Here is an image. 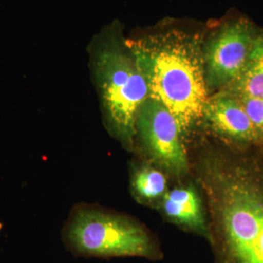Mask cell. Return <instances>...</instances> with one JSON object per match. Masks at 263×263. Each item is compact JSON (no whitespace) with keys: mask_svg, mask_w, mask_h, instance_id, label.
Returning a JSON list of instances; mask_svg holds the SVG:
<instances>
[{"mask_svg":"<svg viewBox=\"0 0 263 263\" xmlns=\"http://www.w3.org/2000/svg\"><path fill=\"white\" fill-rule=\"evenodd\" d=\"M199 177L214 216L217 263H263V162L252 155H208Z\"/></svg>","mask_w":263,"mask_h":263,"instance_id":"obj_1","label":"cell"},{"mask_svg":"<svg viewBox=\"0 0 263 263\" xmlns=\"http://www.w3.org/2000/svg\"><path fill=\"white\" fill-rule=\"evenodd\" d=\"M127 44L147 81L149 98L169 109L181 133L188 131L204 117L209 100L204 53L197 38L173 30Z\"/></svg>","mask_w":263,"mask_h":263,"instance_id":"obj_2","label":"cell"},{"mask_svg":"<svg viewBox=\"0 0 263 263\" xmlns=\"http://www.w3.org/2000/svg\"><path fill=\"white\" fill-rule=\"evenodd\" d=\"M63 238L68 250L86 257L161 259L159 244L135 220L100 209L78 207L66 222Z\"/></svg>","mask_w":263,"mask_h":263,"instance_id":"obj_3","label":"cell"},{"mask_svg":"<svg viewBox=\"0 0 263 263\" xmlns=\"http://www.w3.org/2000/svg\"><path fill=\"white\" fill-rule=\"evenodd\" d=\"M95 76L109 130L125 145L132 144L138 113L149 98L145 77L131 52L115 43H105L97 51Z\"/></svg>","mask_w":263,"mask_h":263,"instance_id":"obj_4","label":"cell"},{"mask_svg":"<svg viewBox=\"0 0 263 263\" xmlns=\"http://www.w3.org/2000/svg\"><path fill=\"white\" fill-rule=\"evenodd\" d=\"M136 128L144 149L161 169L177 177L187 174L189 163L181 130L164 104L148 98L139 110Z\"/></svg>","mask_w":263,"mask_h":263,"instance_id":"obj_5","label":"cell"},{"mask_svg":"<svg viewBox=\"0 0 263 263\" xmlns=\"http://www.w3.org/2000/svg\"><path fill=\"white\" fill-rule=\"evenodd\" d=\"M259 29L246 19L229 23L210 40L204 53L208 86L232 84L249 63Z\"/></svg>","mask_w":263,"mask_h":263,"instance_id":"obj_6","label":"cell"},{"mask_svg":"<svg viewBox=\"0 0 263 263\" xmlns=\"http://www.w3.org/2000/svg\"><path fill=\"white\" fill-rule=\"evenodd\" d=\"M204 118L215 131L236 143L259 144L254 125L242 104L227 90L208 100Z\"/></svg>","mask_w":263,"mask_h":263,"instance_id":"obj_7","label":"cell"},{"mask_svg":"<svg viewBox=\"0 0 263 263\" xmlns=\"http://www.w3.org/2000/svg\"><path fill=\"white\" fill-rule=\"evenodd\" d=\"M164 215L170 220L204 236L211 241V230L207 224L201 198L192 186L177 187L168 191L159 202Z\"/></svg>","mask_w":263,"mask_h":263,"instance_id":"obj_8","label":"cell"},{"mask_svg":"<svg viewBox=\"0 0 263 263\" xmlns=\"http://www.w3.org/2000/svg\"><path fill=\"white\" fill-rule=\"evenodd\" d=\"M235 96H247L263 100V30L244 71L227 90Z\"/></svg>","mask_w":263,"mask_h":263,"instance_id":"obj_9","label":"cell"},{"mask_svg":"<svg viewBox=\"0 0 263 263\" xmlns=\"http://www.w3.org/2000/svg\"><path fill=\"white\" fill-rule=\"evenodd\" d=\"M132 190L134 196L142 203L160 202L168 192V180L162 171L142 166L133 174Z\"/></svg>","mask_w":263,"mask_h":263,"instance_id":"obj_10","label":"cell"},{"mask_svg":"<svg viewBox=\"0 0 263 263\" xmlns=\"http://www.w3.org/2000/svg\"><path fill=\"white\" fill-rule=\"evenodd\" d=\"M235 97L242 104L248 117L254 125V130L258 138V143L261 144L263 143V100L247 96Z\"/></svg>","mask_w":263,"mask_h":263,"instance_id":"obj_11","label":"cell"}]
</instances>
